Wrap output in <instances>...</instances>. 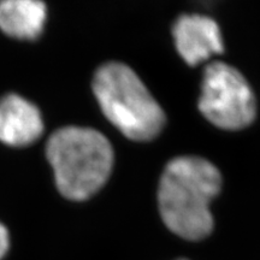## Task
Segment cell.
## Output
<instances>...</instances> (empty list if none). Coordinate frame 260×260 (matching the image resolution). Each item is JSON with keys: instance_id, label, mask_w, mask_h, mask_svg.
Here are the masks:
<instances>
[{"instance_id": "cell-2", "label": "cell", "mask_w": 260, "mask_h": 260, "mask_svg": "<svg viewBox=\"0 0 260 260\" xmlns=\"http://www.w3.org/2000/svg\"><path fill=\"white\" fill-rule=\"evenodd\" d=\"M47 159L57 188L70 200H86L102 188L111 175L113 149L95 129L65 126L48 139Z\"/></svg>"}, {"instance_id": "cell-3", "label": "cell", "mask_w": 260, "mask_h": 260, "mask_svg": "<svg viewBox=\"0 0 260 260\" xmlns=\"http://www.w3.org/2000/svg\"><path fill=\"white\" fill-rule=\"evenodd\" d=\"M93 92L106 118L130 140L149 141L164 128V111L128 65H102L94 75Z\"/></svg>"}, {"instance_id": "cell-6", "label": "cell", "mask_w": 260, "mask_h": 260, "mask_svg": "<svg viewBox=\"0 0 260 260\" xmlns=\"http://www.w3.org/2000/svg\"><path fill=\"white\" fill-rule=\"evenodd\" d=\"M44 132L41 113L34 104L17 94L0 99V141L10 146H25Z\"/></svg>"}, {"instance_id": "cell-1", "label": "cell", "mask_w": 260, "mask_h": 260, "mask_svg": "<svg viewBox=\"0 0 260 260\" xmlns=\"http://www.w3.org/2000/svg\"><path fill=\"white\" fill-rule=\"evenodd\" d=\"M220 188L222 176L211 161L195 155L172 159L159 181L158 206L162 222L182 239H205L213 229L210 204Z\"/></svg>"}, {"instance_id": "cell-4", "label": "cell", "mask_w": 260, "mask_h": 260, "mask_svg": "<svg viewBox=\"0 0 260 260\" xmlns=\"http://www.w3.org/2000/svg\"><path fill=\"white\" fill-rule=\"evenodd\" d=\"M199 110L218 128L240 130L254 121L255 96L236 68L224 61H213L205 68Z\"/></svg>"}, {"instance_id": "cell-9", "label": "cell", "mask_w": 260, "mask_h": 260, "mask_svg": "<svg viewBox=\"0 0 260 260\" xmlns=\"http://www.w3.org/2000/svg\"><path fill=\"white\" fill-rule=\"evenodd\" d=\"M178 260H187V259H178Z\"/></svg>"}, {"instance_id": "cell-8", "label": "cell", "mask_w": 260, "mask_h": 260, "mask_svg": "<svg viewBox=\"0 0 260 260\" xmlns=\"http://www.w3.org/2000/svg\"><path fill=\"white\" fill-rule=\"evenodd\" d=\"M10 247V237L8 229L0 223V260L4 258V255L8 253Z\"/></svg>"}, {"instance_id": "cell-5", "label": "cell", "mask_w": 260, "mask_h": 260, "mask_svg": "<svg viewBox=\"0 0 260 260\" xmlns=\"http://www.w3.org/2000/svg\"><path fill=\"white\" fill-rule=\"evenodd\" d=\"M172 34L178 53L190 67L224 51L218 24L207 16H181L175 22Z\"/></svg>"}, {"instance_id": "cell-7", "label": "cell", "mask_w": 260, "mask_h": 260, "mask_svg": "<svg viewBox=\"0 0 260 260\" xmlns=\"http://www.w3.org/2000/svg\"><path fill=\"white\" fill-rule=\"evenodd\" d=\"M46 21V5L34 0L0 2V29L10 37L35 39Z\"/></svg>"}]
</instances>
